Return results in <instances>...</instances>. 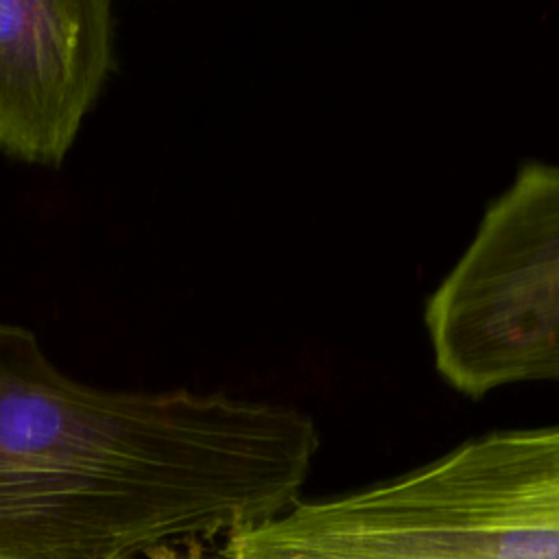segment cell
Instances as JSON below:
<instances>
[{
  "label": "cell",
  "mask_w": 559,
  "mask_h": 559,
  "mask_svg": "<svg viewBox=\"0 0 559 559\" xmlns=\"http://www.w3.org/2000/svg\"><path fill=\"white\" fill-rule=\"evenodd\" d=\"M317 450L290 406L92 386L0 321V559H144L255 528L301 502Z\"/></svg>",
  "instance_id": "obj_1"
},
{
  "label": "cell",
  "mask_w": 559,
  "mask_h": 559,
  "mask_svg": "<svg viewBox=\"0 0 559 559\" xmlns=\"http://www.w3.org/2000/svg\"><path fill=\"white\" fill-rule=\"evenodd\" d=\"M227 559H559V424L469 439L227 537Z\"/></svg>",
  "instance_id": "obj_2"
},
{
  "label": "cell",
  "mask_w": 559,
  "mask_h": 559,
  "mask_svg": "<svg viewBox=\"0 0 559 559\" xmlns=\"http://www.w3.org/2000/svg\"><path fill=\"white\" fill-rule=\"evenodd\" d=\"M424 321L435 369L467 397L559 380V164L520 166Z\"/></svg>",
  "instance_id": "obj_3"
},
{
  "label": "cell",
  "mask_w": 559,
  "mask_h": 559,
  "mask_svg": "<svg viewBox=\"0 0 559 559\" xmlns=\"http://www.w3.org/2000/svg\"><path fill=\"white\" fill-rule=\"evenodd\" d=\"M109 0H0V151L57 168L114 72Z\"/></svg>",
  "instance_id": "obj_4"
},
{
  "label": "cell",
  "mask_w": 559,
  "mask_h": 559,
  "mask_svg": "<svg viewBox=\"0 0 559 559\" xmlns=\"http://www.w3.org/2000/svg\"><path fill=\"white\" fill-rule=\"evenodd\" d=\"M144 559H203L199 552V544H190V552L181 555L175 546H157L144 555Z\"/></svg>",
  "instance_id": "obj_5"
}]
</instances>
